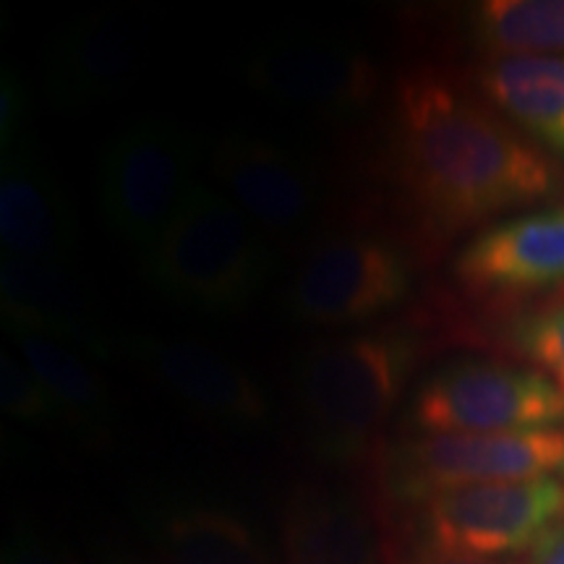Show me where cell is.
Segmentation results:
<instances>
[{
	"label": "cell",
	"mask_w": 564,
	"mask_h": 564,
	"mask_svg": "<svg viewBox=\"0 0 564 564\" xmlns=\"http://www.w3.org/2000/svg\"><path fill=\"white\" fill-rule=\"evenodd\" d=\"M139 272L178 308L236 319L272 282L278 251L228 196L199 183L139 259Z\"/></svg>",
	"instance_id": "7a4b0ae2"
},
{
	"label": "cell",
	"mask_w": 564,
	"mask_h": 564,
	"mask_svg": "<svg viewBox=\"0 0 564 564\" xmlns=\"http://www.w3.org/2000/svg\"><path fill=\"white\" fill-rule=\"evenodd\" d=\"M118 358L207 421L259 426L272 415L270 394L249 371L192 337L123 333Z\"/></svg>",
	"instance_id": "7c38bea8"
},
{
	"label": "cell",
	"mask_w": 564,
	"mask_h": 564,
	"mask_svg": "<svg viewBox=\"0 0 564 564\" xmlns=\"http://www.w3.org/2000/svg\"><path fill=\"white\" fill-rule=\"evenodd\" d=\"M411 564H528L512 556H474V554H455L442 552V549L423 546L419 554L413 556Z\"/></svg>",
	"instance_id": "d4e9b609"
},
{
	"label": "cell",
	"mask_w": 564,
	"mask_h": 564,
	"mask_svg": "<svg viewBox=\"0 0 564 564\" xmlns=\"http://www.w3.org/2000/svg\"><path fill=\"white\" fill-rule=\"evenodd\" d=\"M470 37L484 58H564V0H484L470 11Z\"/></svg>",
	"instance_id": "ffe728a7"
},
{
	"label": "cell",
	"mask_w": 564,
	"mask_h": 564,
	"mask_svg": "<svg viewBox=\"0 0 564 564\" xmlns=\"http://www.w3.org/2000/svg\"><path fill=\"white\" fill-rule=\"evenodd\" d=\"M528 564H564V518L531 549Z\"/></svg>",
	"instance_id": "484cf974"
},
{
	"label": "cell",
	"mask_w": 564,
	"mask_h": 564,
	"mask_svg": "<svg viewBox=\"0 0 564 564\" xmlns=\"http://www.w3.org/2000/svg\"><path fill=\"white\" fill-rule=\"evenodd\" d=\"M419 434H502L556 429L564 398L539 369L463 361L434 371L408 405Z\"/></svg>",
	"instance_id": "ba28073f"
},
{
	"label": "cell",
	"mask_w": 564,
	"mask_h": 564,
	"mask_svg": "<svg viewBox=\"0 0 564 564\" xmlns=\"http://www.w3.org/2000/svg\"><path fill=\"white\" fill-rule=\"evenodd\" d=\"M102 564H165L160 556H147L139 552H112L110 556H105Z\"/></svg>",
	"instance_id": "4316f807"
},
{
	"label": "cell",
	"mask_w": 564,
	"mask_h": 564,
	"mask_svg": "<svg viewBox=\"0 0 564 564\" xmlns=\"http://www.w3.org/2000/svg\"><path fill=\"white\" fill-rule=\"evenodd\" d=\"M421 345L403 333L319 340L295 356L293 398L308 440L322 455L364 453L403 398Z\"/></svg>",
	"instance_id": "3957f363"
},
{
	"label": "cell",
	"mask_w": 564,
	"mask_h": 564,
	"mask_svg": "<svg viewBox=\"0 0 564 564\" xmlns=\"http://www.w3.org/2000/svg\"><path fill=\"white\" fill-rule=\"evenodd\" d=\"M411 257L384 238L337 232L306 249L288 282L285 312L301 327H358L408 299Z\"/></svg>",
	"instance_id": "52a82bcc"
},
{
	"label": "cell",
	"mask_w": 564,
	"mask_h": 564,
	"mask_svg": "<svg viewBox=\"0 0 564 564\" xmlns=\"http://www.w3.org/2000/svg\"><path fill=\"white\" fill-rule=\"evenodd\" d=\"M238 76L267 100L348 116L382 89V70L364 42L333 30H282L259 40L238 61Z\"/></svg>",
	"instance_id": "8992f818"
},
{
	"label": "cell",
	"mask_w": 564,
	"mask_h": 564,
	"mask_svg": "<svg viewBox=\"0 0 564 564\" xmlns=\"http://www.w3.org/2000/svg\"><path fill=\"white\" fill-rule=\"evenodd\" d=\"M510 345L514 352L539 366L564 398V293L514 316Z\"/></svg>",
	"instance_id": "44dd1931"
},
{
	"label": "cell",
	"mask_w": 564,
	"mask_h": 564,
	"mask_svg": "<svg viewBox=\"0 0 564 564\" xmlns=\"http://www.w3.org/2000/svg\"><path fill=\"white\" fill-rule=\"evenodd\" d=\"M481 97L539 150L564 160V58L507 55L474 70Z\"/></svg>",
	"instance_id": "2e32d148"
},
{
	"label": "cell",
	"mask_w": 564,
	"mask_h": 564,
	"mask_svg": "<svg viewBox=\"0 0 564 564\" xmlns=\"http://www.w3.org/2000/svg\"><path fill=\"white\" fill-rule=\"evenodd\" d=\"M202 154V139L167 118H139L102 147L97 199L105 225L137 262L199 186Z\"/></svg>",
	"instance_id": "277c9868"
},
{
	"label": "cell",
	"mask_w": 564,
	"mask_h": 564,
	"mask_svg": "<svg viewBox=\"0 0 564 564\" xmlns=\"http://www.w3.org/2000/svg\"><path fill=\"white\" fill-rule=\"evenodd\" d=\"M3 564H70L51 541L42 539L32 528H21L13 533L3 554Z\"/></svg>",
	"instance_id": "cb8c5ba5"
},
{
	"label": "cell",
	"mask_w": 564,
	"mask_h": 564,
	"mask_svg": "<svg viewBox=\"0 0 564 564\" xmlns=\"http://www.w3.org/2000/svg\"><path fill=\"white\" fill-rule=\"evenodd\" d=\"M79 223L66 192L32 137L0 152V249L3 257L70 270Z\"/></svg>",
	"instance_id": "5bb4252c"
},
{
	"label": "cell",
	"mask_w": 564,
	"mask_h": 564,
	"mask_svg": "<svg viewBox=\"0 0 564 564\" xmlns=\"http://www.w3.org/2000/svg\"><path fill=\"white\" fill-rule=\"evenodd\" d=\"M152 533L165 564H274L257 531L225 507H160L152 514Z\"/></svg>",
	"instance_id": "ac0fdd59"
},
{
	"label": "cell",
	"mask_w": 564,
	"mask_h": 564,
	"mask_svg": "<svg viewBox=\"0 0 564 564\" xmlns=\"http://www.w3.org/2000/svg\"><path fill=\"white\" fill-rule=\"evenodd\" d=\"M32 97L17 68H3L0 76V152L19 144L30 133Z\"/></svg>",
	"instance_id": "603a6c76"
},
{
	"label": "cell",
	"mask_w": 564,
	"mask_h": 564,
	"mask_svg": "<svg viewBox=\"0 0 564 564\" xmlns=\"http://www.w3.org/2000/svg\"><path fill=\"white\" fill-rule=\"evenodd\" d=\"M0 314L9 335L51 337L100 361H112L121 350L123 333L97 314L84 288L61 267L0 259Z\"/></svg>",
	"instance_id": "9a60e30c"
},
{
	"label": "cell",
	"mask_w": 564,
	"mask_h": 564,
	"mask_svg": "<svg viewBox=\"0 0 564 564\" xmlns=\"http://www.w3.org/2000/svg\"><path fill=\"white\" fill-rule=\"evenodd\" d=\"M0 408L13 421L42 429H68L61 408L26 364L0 356Z\"/></svg>",
	"instance_id": "7402d4cb"
},
{
	"label": "cell",
	"mask_w": 564,
	"mask_h": 564,
	"mask_svg": "<svg viewBox=\"0 0 564 564\" xmlns=\"http://www.w3.org/2000/svg\"><path fill=\"white\" fill-rule=\"evenodd\" d=\"M150 24L137 6L112 3L68 21L42 61V87L53 108L79 112L131 84L147 55Z\"/></svg>",
	"instance_id": "8fae6325"
},
{
	"label": "cell",
	"mask_w": 564,
	"mask_h": 564,
	"mask_svg": "<svg viewBox=\"0 0 564 564\" xmlns=\"http://www.w3.org/2000/svg\"><path fill=\"white\" fill-rule=\"evenodd\" d=\"M282 564H379L369 514L348 494L301 486L282 518Z\"/></svg>",
	"instance_id": "e0dca14e"
},
{
	"label": "cell",
	"mask_w": 564,
	"mask_h": 564,
	"mask_svg": "<svg viewBox=\"0 0 564 564\" xmlns=\"http://www.w3.org/2000/svg\"><path fill=\"white\" fill-rule=\"evenodd\" d=\"M423 539L432 549L514 556L539 544L564 518L562 478L468 484L421 499Z\"/></svg>",
	"instance_id": "30bf717a"
},
{
	"label": "cell",
	"mask_w": 564,
	"mask_h": 564,
	"mask_svg": "<svg viewBox=\"0 0 564 564\" xmlns=\"http://www.w3.org/2000/svg\"><path fill=\"white\" fill-rule=\"evenodd\" d=\"M209 173L278 253L299 251L319 228L324 175L303 147L232 131L212 150Z\"/></svg>",
	"instance_id": "5b68a950"
},
{
	"label": "cell",
	"mask_w": 564,
	"mask_h": 564,
	"mask_svg": "<svg viewBox=\"0 0 564 564\" xmlns=\"http://www.w3.org/2000/svg\"><path fill=\"white\" fill-rule=\"evenodd\" d=\"M17 348L42 387L61 408L66 426L87 440H102L116 426V400L100 377L68 345L34 333H11Z\"/></svg>",
	"instance_id": "d6986e66"
},
{
	"label": "cell",
	"mask_w": 564,
	"mask_h": 564,
	"mask_svg": "<svg viewBox=\"0 0 564 564\" xmlns=\"http://www.w3.org/2000/svg\"><path fill=\"white\" fill-rule=\"evenodd\" d=\"M564 481V429L502 434H419L384 453V481L400 499L468 484Z\"/></svg>",
	"instance_id": "9c48e42d"
},
{
	"label": "cell",
	"mask_w": 564,
	"mask_h": 564,
	"mask_svg": "<svg viewBox=\"0 0 564 564\" xmlns=\"http://www.w3.org/2000/svg\"><path fill=\"white\" fill-rule=\"evenodd\" d=\"M474 295H533L564 285V207L520 212L476 232L453 264Z\"/></svg>",
	"instance_id": "4fadbf2b"
},
{
	"label": "cell",
	"mask_w": 564,
	"mask_h": 564,
	"mask_svg": "<svg viewBox=\"0 0 564 564\" xmlns=\"http://www.w3.org/2000/svg\"><path fill=\"white\" fill-rule=\"evenodd\" d=\"M387 175L408 220L432 238H453L560 192L544 150L434 66H411L394 79Z\"/></svg>",
	"instance_id": "6da1fadb"
}]
</instances>
